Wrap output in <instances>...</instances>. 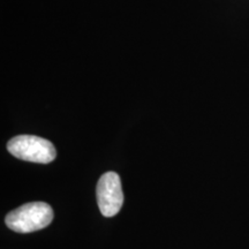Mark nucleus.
I'll return each mask as SVG.
<instances>
[{
	"instance_id": "nucleus-1",
	"label": "nucleus",
	"mask_w": 249,
	"mask_h": 249,
	"mask_svg": "<svg viewBox=\"0 0 249 249\" xmlns=\"http://www.w3.org/2000/svg\"><path fill=\"white\" fill-rule=\"evenodd\" d=\"M53 220V210L45 202H30L6 216V225L18 233H30L45 229Z\"/></svg>"
},
{
	"instance_id": "nucleus-2",
	"label": "nucleus",
	"mask_w": 249,
	"mask_h": 249,
	"mask_svg": "<svg viewBox=\"0 0 249 249\" xmlns=\"http://www.w3.org/2000/svg\"><path fill=\"white\" fill-rule=\"evenodd\" d=\"M7 150L14 157L26 161L49 164L55 160L57 151L48 140L35 135H18L7 143Z\"/></svg>"
},
{
	"instance_id": "nucleus-3",
	"label": "nucleus",
	"mask_w": 249,
	"mask_h": 249,
	"mask_svg": "<svg viewBox=\"0 0 249 249\" xmlns=\"http://www.w3.org/2000/svg\"><path fill=\"white\" fill-rule=\"evenodd\" d=\"M97 202L103 216L113 217L124 203L121 180L116 172L104 173L97 183Z\"/></svg>"
}]
</instances>
